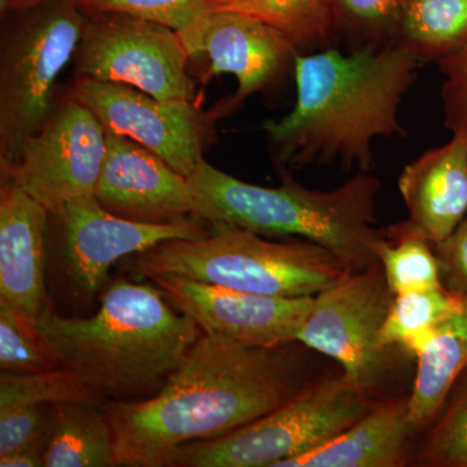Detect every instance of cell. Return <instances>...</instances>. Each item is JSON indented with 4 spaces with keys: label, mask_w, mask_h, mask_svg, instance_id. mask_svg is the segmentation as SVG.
<instances>
[{
    "label": "cell",
    "mask_w": 467,
    "mask_h": 467,
    "mask_svg": "<svg viewBox=\"0 0 467 467\" xmlns=\"http://www.w3.org/2000/svg\"><path fill=\"white\" fill-rule=\"evenodd\" d=\"M393 296L379 263L347 273L315 296L296 342L334 359L342 376L370 398L382 399L402 358L380 334Z\"/></svg>",
    "instance_id": "cell-8"
},
{
    "label": "cell",
    "mask_w": 467,
    "mask_h": 467,
    "mask_svg": "<svg viewBox=\"0 0 467 467\" xmlns=\"http://www.w3.org/2000/svg\"><path fill=\"white\" fill-rule=\"evenodd\" d=\"M467 368V296L438 326L431 340L417 358L409 416L417 434L431 425Z\"/></svg>",
    "instance_id": "cell-19"
},
{
    "label": "cell",
    "mask_w": 467,
    "mask_h": 467,
    "mask_svg": "<svg viewBox=\"0 0 467 467\" xmlns=\"http://www.w3.org/2000/svg\"><path fill=\"white\" fill-rule=\"evenodd\" d=\"M420 66L398 42L297 54L296 103L278 121L264 124L279 177L334 162L344 171H371L374 140L402 134L399 109Z\"/></svg>",
    "instance_id": "cell-2"
},
{
    "label": "cell",
    "mask_w": 467,
    "mask_h": 467,
    "mask_svg": "<svg viewBox=\"0 0 467 467\" xmlns=\"http://www.w3.org/2000/svg\"><path fill=\"white\" fill-rule=\"evenodd\" d=\"M217 9L257 18L285 34L296 47L333 43L334 27L325 0H214Z\"/></svg>",
    "instance_id": "cell-24"
},
{
    "label": "cell",
    "mask_w": 467,
    "mask_h": 467,
    "mask_svg": "<svg viewBox=\"0 0 467 467\" xmlns=\"http://www.w3.org/2000/svg\"><path fill=\"white\" fill-rule=\"evenodd\" d=\"M438 66L444 75L441 98L445 128L467 140V50L439 61Z\"/></svg>",
    "instance_id": "cell-31"
},
{
    "label": "cell",
    "mask_w": 467,
    "mask_h": 467,
    "mask_svg": "<svg viewBox=\"0 0 467 467\" xmlns=\"http://www.w3.org/2000/svg\"><path fill=\"white\" fill-rule=\"evenodd\" d=\"M334 33L347 36L350 50L398 42L407 0H325Z\"/></svg>",
    "instance_id": "cell-26"
},
{
    "label": "cell",
    "mask_w": 467,
    "mask_h": 467,
    "mask_svg": "<svg viewBox=\"0 0 467 467\" xmlns=\"http://www.w3.org/2000/svg\"><path fill=\"white\" fill-rule=\"evenodd\" d=\"M50 212L8 178L0 189V303L36 321L46 303Z\"/></svg>",
    "instance_id": "cell-16"
},
{
    "label": "cell",
    "mask_w": 467,
    "mask_h": 467,
    "mask_svg": "<svg viewBox=\"0 0 467 467\" xmlns=\"http://www.w3.org/2000/svg\"><path fill=\"white\" fill-rule=\"evenodd\" d=\"M61 368L43 342L36 321L0 303V368L5 373H39Z\"/></svg>",
    "instance_id": "cell-28"
},
{
    "label": "cell",
    "mask_w": 467,
    "mask_h": 467,
    "mask_svg": "<svg viewBox=\"0 0 467 467\" xmlns=\"http://www.w3.org/2000/svg\"><path fill=\"white\" fill-rule=\"evenodd\" d=\"M107 149L106 128L67 95L27 138L16 162L0 171L55 216L67 202L94 195Z\"/></svg>",
    "instance_id": "cell-10"
},
{
    "label": "cell",
    "mask_w": 467,
    "mask_h": 467,
    "mask_svg": "<svg viewBox=\"0 0 467 467\" xmlns=\"http://www.w3.org/2000/svg\"><path fill=\"white\" fill-rule=\"evenodd\" d=\"M441 284L453 294L467 296V214L456 229L435 243Z\"/></svg>",
    "instance_id": "cell-32"
},
{
    "label": "cell",
    "mask_w": 467,
    "mask_h": 467,
    "mask_svg": "<svg viewBox=\"0 0 467 467\" xmlns=\"http://www.w3.org/2000/svg\"><path fill=\"white\" fill-rule=\"evenodd\" d=\"M190 58L209 60L205 78L233 75L238 88L211 110L214 119L241 109L251 95L275 85L295 67L297 47L285 36L257 18L239 12H209L189 29L178 33Z\"/></svg>",
    "instance_id": "cell-12"
},
{
    "label": "cell",
    "mask_w": 467,
    "mask_h": 467,
    "mask_svg": "<svg viewBox=\"0 0 467 467\" xmlns=\"http://www.w3.org/2000/svg\"><path fill=\"white\" fill-rule=\"evenodd\" d=\"M45 466H117L112 430L100 404L70 401L54 405Z\"/></svg>",
    "instance_id": "cell-20"
},
{
    "label": "cell",
    "mask_w": 467,
    "mask_h": 467,
    "mask_svg": "<svg viewBox=\"0 0 467 467\" xmlns=\"http://www.w3.org/2000/svg\"><path fill=\"white\" fill-rule=\"evenodd\" d=\"M75 57L76 77L131 86L162 100L195 98L189 54L178 33L160 24L113 12L86 14Z\"/></svg>",
    "instance_id": "cell-9"
},
{
    "label": "cell",
    "mask_w": 467,
    "mask_h": 467,
    "mask_svg": "<svg viewBox=\"0 0 467 467\" xmlns=\"http://www.w3.org/2000/svg\"><path fill=\"white\" fill-rule=\"evenodd\" d=\"M374 402L342 374L313 379L282 407L230 434L181 445L171 466L278 467L339 435Z\"/></svg>",
    "instance_id": "cell-7"
},
{
    "label": "cell",
    "mask_w": 467,
    "mask_h": 467,
    "mask_svg": "<svg viewBox=\"0 0 467 467\" xmlns=\"http://www.w3.org/2000/svg\"><path fill=\"white\" fill-rule=\"evenodd\" d=\"M70 401L100 404L101 399L66 368H51L39 373L15 374L2 371L0 374V411Z\"/></svg>",
    "instance_id": "cell-27"
},
{
    "label": "cell",
    "mask_w": 467,
    "mask_h": 467,
    "mask_svg": "<svg viewBox=\"0 0 467 467\" xmlns=\"http://www.w3.org/2000/svg\"><path fill=\"white\" fill-rule=\"evenodd\" d=\"M51 430V429H50ZM48 434L36 439L32 444L21 448L8 456L0 457V467H42L45 466L46 450H47Z\"/></svg>",
    "instance_id": "cell-33"
},
{
    "label": "cell",
    "mask_w": 467,
    "mask_h": 467,
    "mask_svg": "<svg viewBox=\"0 0 467 467\" xmlns=\"http://www.w3.org/2000/svg\"><path fill=\"white\" fill-rule=\"evenodd\" d=\"M50 2V0H11L8 12L26 11V9L36 7L42 3ZM78 5L79 0H72Z\"/></svg>",
    "instance_id": "cell-34"
},
{
    "label": "cell",
    "mask_w": 467,
    "mask_h": 467,
    "mask_svg": "<svg viewBox=\"0 0 467 467\" xmlns=\"http://www.w3.org/2000/svg\"><path fill=\"white\" fill-rule=\"evenodd\" d=\"M461 299L445 287L395 295L380 334L383 346L417 359Z\"/></svg>",
    "instance_id": "cell-22"
},
{
    "label": "cell",
    "mask_w": 467,
    "mask_h": 467,
    "mask_svg": "<svg viewBox=\"0 0 467 467\" xmlns=\"http://www.w3.org/2000/svg\"><path fill=\"white\" fill-rule=\"evenodd\" d=\"M54 405H32L0 411V457L8 456L48 434Z\"/></svg>",
    "instance_id": "cell-30"
},
{
    "label": "cell",
    "mask_w": 467,
    "mask_h": 467,
    "mask_svg": "<svg viewBox=\"0 0 467 467\" xmlns=\"http://www.w3.org/2000/svg\"><path fill=\"white\" fill-rule=\"evenodd\" d=\"M134 267L149 279L183 276L275 297L317 296L350 272L317 243L269 241L225 223H211L201 238L160 243L138 254Z\"/></svg>",
    "instance_id": "cell-5"
},
{
    "label": "cell",
    "mask_w": 467,
    "mask_h": 467,
    "mask_svg": "<svg viewBox=\"0 0 467 467\" xmlns=\"http://www.w3.org/2000/svg\"><path fill=\"white\" fill-rule=\"evenodd\" d=\"M422 434L410 465L467 467V368Z\"/></svg>",
    "instance_id": "cell-25"
},
{
    "label": "cell",
    "mask_w": 467,
    "mask_h": 467,
    "mask_svg": "<svg viewBox=\"0 0 467 467\" xmlns=\"http://www.w3.org/2000/svg\"><path fill=\"white\" fill-rule=\"evenodd\" d=\"M107 147L94 196L110 213L146 223H217L216 211L189 178L155 153L110 131Z\"/></svg>",
    "instance_id": "cell-13"
},
{
    "label": "cell",
    "mask_w": 467,
    "mask_h": 467,
    "mask_svg": "<svg viewBox=\"0 0 467 467\" xmlns=\"http://www.w3.org/2000/svg\"><path fill=\"white\" fill-rule=\"evenodd\" d=\"M18 15L0 51V168L16 162L27 138L55 109V88L76 57L86 14L72 0H50Z\"/></svg>",
    "instance_id": "cell-6"
},
{
    "label": "cell",
    "mask_w": 467,
    "mask_h": 467,
    "mask_svg": "<svg viewBox=\"0 0 467 467\" xmlns=\"http://www.w3.org/2000/svg\"><path fill=\"white\" fill-rule=\"evenodd\" d=\"M67 95L84 104L107 131L130 138L190 177L213 140L216 119L193 101L162 100L116 82L76 77Z\"/></svg>",
    "instance_id": "cell-11"
},
{
    "label": "cell",
    "mask_w": 467,
    "mask_h": 467,
    "mask_svg": "<svg viewBox=\"0 0 467 467\" xmlns=\"http://www.w3.org/2000/svg\"><path fill=\"white\" fill-rule=\"evenodd\" d=\"M398 43L422 66L467 50V0H407Z\"/></svg>",
    "instance_id": "cell-21"
},
{
    "label": "cell",
    "mask_w": 467,
    "mask_h": 467,
    "mask_svg": "<svg viewBox=\"0 0 467 467\" xmlns=\"http://www.w3.org/2000/svg\"><path fill=\"white\" fill-rule=\"evenodd\" d=\"M175 309L202 333L254 347L297 343L315 296L275 297L204 284L183 276L150 278Z\"/></svg>",
    "instance_id": "cell-15"
},
{
    "label": "cell",
    "mask_w": 467,
    "mask_h": 467,
    "mask_svg": "<svg viewBox=\"0 0 467 467\" xmlns=\"http://www.w3.org/2000/svg\"><path fill=\"white\" fill-rule=\"evenodd\" d=\"M399 192L408 221L432 244L450 235L467 214V140L427 150L402 169Z\"/></svg>",
    "instance_id": "cell-17"
},
{
    "label": "cell",
    "mask_w": 467,
    "mask_h": 467,
    "mask_svg": "<svg viewBox=\"0 0 467 467\" xmlns=\"http://www.w3.org/2000/svg\"><path fill=\"white\" fill-rule=\"evenodd\" d=\"M409 395L378 399L367 414L315 450L278 467H404L413 459L416 429Z\"/></svg>",
    "instance_id": "cell-18"
},
{
    "label": "cell",
    "mask_w": 467,
    "mask_h": 467,
    "mask_svg": "<svg viewBox=\"0 0 467 467\" xmlns=\"http://www.w3.org/2000/svg\"><path fill=\"white\" fill-rule=\"evenodd\" d=\"M36 326L61 368L98 398L126 399L161 389L202 330L158 285L117 279L88 318H69L46 303Z\"/></svg>",
    "instance_id": "cell-3"
},
{
    "label": "cell",
    "mask_w": 467,
    "mask_h": 467,
    "mask_svg": "<svg viewBox=\"0 0 467 467\" xmlns=\"http://www.w3.org/2000/svg\"><path fill=\"white\" fill-rule=\"evenodd\" d=\"M9 5H11V0H0V11H2V14H8Z\"/></svg>",
    "instance_id": "cell-35"
},
{
    "label": "cell",
    "mask_w": 467,
    "mask_h": 467,
    "mask_svg": "<svg viewBox=\"0 0 467 467\" xmlns=\"http://www.w3.org/2000/svg\"><path fill=\"white\" fill-rule=\"evenodd\" d=\"M63 232L64 260L73 290L91 297L106 284L117 261L171 239L201 238L211 223L192 220L146 223L116 216L94 195L67 202L55 214Z\"/></svg>",
    "instance_id": "cell-14"
},
{
    "label": "cell",
    "mask_w": 467,
    "mask_h": 467,
    "mask_svg": "<svg viewBox=\"0 0 467 467\" xmlns=\"http://www.w3.org/2000/svg\"><path fill=\"white\" fill-rule=\"evenodd\" d=\"M378 261L393 295L444 287L434 244L408 220L384 227Z\"/></svg>",
    "instance_id": "cell-23"
},
{
    "label": "cell",
    "mask_w": 467,
    "mask_h": 467,
    "mask_svg": "<svg viewBox=\"0 0 467 467\" xmlns=\"http://www.w3.org/2000/svg\"><path fill=\"white\" fill-rule=\"evenodd\" d=\"M292 344L254 347L202 333L152 398L103 405L117 466H171L187 442L230 434L290 401L310 379Z\"/></svg>",
    "instance_id": "cell-1"
},
{
    "label": "cell",
    "mask_w": 467,
    "mask_h": 467,
    "mask_svg": "<svg viewBox=\"0 0 467 467\" xmlns=\"http://www.w3.org/2000/svg\"><path fill=\"white\" fill-rule=\"evenodd\" d=\"M86 14L113 12L160 24L181 33L216 11L214 0H79Z\"/></svg>",
    "instance_id": "cell-29"
},
{
    "label": "cell",
    "mask_w": 467,
    "mask_h": 467,
    "mask_svg": "<svg viewBox=\"0 0 467 467\" xmlns=\"http://www.w3.org/2000/svg\"><path fill=\"white\" fill-rule=\"evenodd\" d=\"M217 213V223L243 227L270 238H300L333 252L350 272L379 263L377 201L382 182L358 171L333 190L308 189L282 177L281 186L264 187L233 177L202 160L189 177Z\"/></svg>",
    "instance_id": "cell-4"
}]
</instances>
